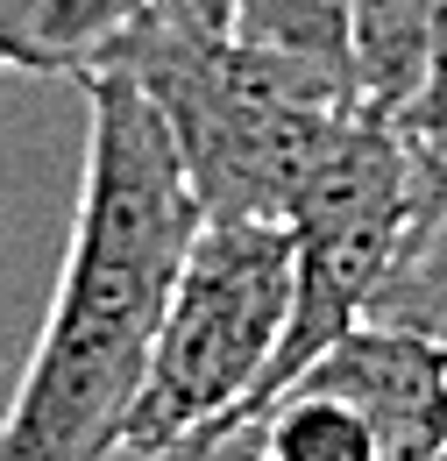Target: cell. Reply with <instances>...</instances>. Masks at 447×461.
<instances>
[{
    "label": "cell",
    "mask_w": 447,
    "mask_h": 461,
    "mask_svg": "<svg viewBox=\"0 0 447 461\" xmlns=\"http://www.w3.org/2000/svg\"><path fill=\"white\" fill-rule=\"evenodd\" d=\"M78 86L93 128L71 249L43 341L0 419V461H107L128 440L170 285L206 221L150 93L114 64H93Z\"/></svg>",
    "instance_id": "obj_1"
},
{
    "label": "cell",
    "mask_w": 447,
    "mask_h": 461,
    "mask_svg": "<svg viewBox=\"0 0 447 461\" xmlns=\"http://www.w3.org/2000/svg\"><path fill=\"white\" fill-rule=\"evenodd\" d=\"M384 121H391L397 149H405L412 213H441L447 206V7H441V22H433V43H426V64H419L412 93Z\"/></svg>",
    "instance_id": "obj_11"
},
{
    "label": "cell",
    "mask_w": 447,
    "mask_h": 461,
    "mask_svg": "<svg viewBox=\"0 0 447 461\" xmlns=\"http://www.w3.org/2000/svg\"><path fill=\"white\" fill-rule=\"evenodd\" d=\"M291 384L355 404L369 419L384 461H441V447H447V355L433 341H419V334L362 320L355 334H341Z\"/></svg>",
    "instance_id": "obj_5"
},
{
    "label": "cell",
    "mask_w": 447,
    "mask_h": 461,
    "mask_svg": "<svg viewBox=\"0 0 447 461\" xmlns=\"http://www.w3.org/2000/svg\"><path fill=\"white\" fill-rule=\"evenodd\" d=\"M157 0H0V36L14 71L86 78L121 29H135Z\"/></svg>",
    "instance_id": "obj_7"
},
{
    "label": "cell",
    "mask_w": 447,
    "mask_h": 461,
    "mask_svg": "<svg viewBox=\"0 0 447 461\" xmlns=\"http://www.w3.org/2000/svg\"><path fill=\"white\" fill-rule=\"evenodd\" d=\"M284 312H291V228L284 221H199L121 447L157 461L178 440L206 433L214 419L242 411L284 334Z\"/></svg>",
    "instance_id": "obj_4"
},
{
    "label": "cell",
    "mask_w": 447,
    "mask_h": 461,
    "mask_svg": "<svg viewBox=\"0 0 447 461\" xmlns=\"http://www.w3.org/2000/svg\"><path fill=\"white\" fill-rule=\"evenodd\" d=\"M227 14H234V0H157L150 7V22L185 29V36H227Z\"/></svg>",
    "instance_id": "obj_12"
},
{
    "label": "cell",
    "mask_w": 447,
    "mask_h": 461,
    "mask_svg": "<svg viewBox=\"0 0 447 461\" xmlns=\"http://www.w3.org/2000/svg\"><path fill=\"white\" fill-rule=\"evenodd\" d=\"M249 455H270V461H384L369 419L355 404L327 398V391H306L291 384L256 411L249 440H242V461Z\"/></svg>",
    "instance_id": "obj_8"
},
{
    "label": "cell",
    "mask_w": 447,
    "mask_h": 461,
    "mask_svg": "<svg viewBox=\"0 0 447 461\" xmlns=\"http://www.w3.org/2000/svg\"><path fill=\"white\" fill-rule=\"evenodd\" d=\"M100 64L150 93L206 221H284L348 114H362L234 36H185L150 14L121 29Z\"/></svg>",
    "instance_id": "obj_2"
},
{
    "label": "cell",
    "mask_w": 447,
    "mask_h": 461,
    "mask_svg": "<svg viewBox=\"0 0 447 461\" xmlns=\"http://www.w3.org/2000/svg\"><path fill=\"white\" fill-rule=\"evenodd\" d=\"M284 228H291V312H284V334L256 376V391L242 398V411L214 419L206 433L178 440L157 461H242L256 411L298 369H313L341 334H355L369 320V298H377L397 241L412 228V177H405V149H397L391 121L369 114V107L348 114L334 149L298 185Z\"/></svg>",
    "instance_id": "obj_3"
},
{
    "label": "cell",
    "mask_w": 447,
    "mask_h": 461,
    "mask_svg": "<svg viewBox=\"0 0 447 461\" xmlns=\"http://www.w3.org/2000/svg\"><path fill=\"white\" fill-rule=\"evenodd\" d=\"M227 36L362 107V86H355V0H234Z\"/></svg>",
    "instance_id": "obj_6"
},
{
    "label": "cell",
    "mask_w": 447,
    "mask_h": 461,
    "mask_svg": "<svg viewBox=\"0 0 447 461\" xmlns=\"http://www.w3.org/2000/svg\"><path fill=\"white\" fill-rule=\"evenodd\" d=\"M441 7L447 0H355V86L369 114H391L412 93Z\"/></svg>",
    "instance_id": "obj_9"
},
{
    "label": "cell",
    "mask_w": 447,
    "mask_h": 461,
    "mask_svg": "<svg viewBox=\"0 0 447 461\" xmlns=\"http://www.w3.org/2000/svg\"><path fill=\"white\" fill-rule=\"evenodd\" d=\"M249 461H270V455H249Z\"/></svg>",
    "instance_id": "obj_14"
},
{
    "label": "cell",
    "mask_w": 447,
    "mask_h": 461,
    "mask_svg": "<svg viewBox=\"0 0 447 461\" xmlns=\"http://www.w3.org/2000/svg\"><path fill=\"white\" fill-rule=\"evenodd\" d=\"M369 320L397 327V334H419V341H433L447 355V206L441 213H412L391 270L369 298Z\"/></svg>",
    "instance_id": "obj_10"
},
{
    "label": "cell",
    "mask_w": 447,
    "mask_h": 461,
    "mask_svg": "<svg viewBox=\"0 0 447 461\" xmlns=\"http://www.w3.org/2000/svg\"><path fill=\"white\" fill-rule=\"evenodd\" d=\"M441 461H447V447H441Z\"/></svg>",
    "instance_id": "obj_15"
},
{
    "label": "cell",
    "mask_w": 447,
    "mask_h": 461,
    "mask_svg": "<svg viewBox=\"0 0 447 461\" xmlns=\"http://www.w3.org/2000/svg\"><path fill=\"white\" fill-rule=\"evenodd\" d=\"M0 71H14V58H7V36H0Z\"/></svg>",
    "instance_id": "obj_13"
}]
</instances>
